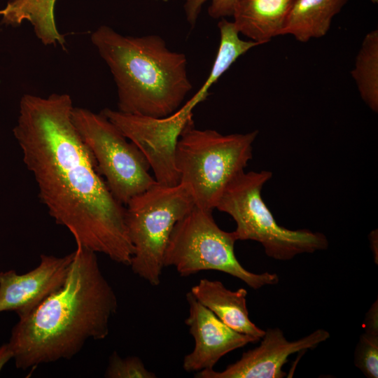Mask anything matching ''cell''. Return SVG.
Here are the masks:
<instances>
[{
    "label": "cell",
    "mask_w": 378,
    "mask_h": 378,
    "mask_svg": "<svg viewBox=\"0 0 378 378\" xmlns=\"http://www.w3.org/2000/svg\"><path fill=\"white\" fill-rule=\"evenodd\" d=\"M354 363L368 378L378 377V334L364 332L360 336Z\"/></svg>",
    "instance_id": "cell-18"
},
{
    "label": "cell",
    "mask_w": 378,
    "mask_h": 378,
    "mask_svg": "<svg viewBox=\"0 0 378 378\" xmlns=\"http://www.w3.org/2000/svg\"><path fill=\"white\" fill-rule=\"evenodd\" d=\"M296 0H235L232 21L239 33L259 45L280 36Z\"/></svg>",
    "instance_id": "cell-14"
},
{
    "label": "cell",
    "mask_w": 378,
    "mask_h": 378,
    "mask_svg": "<svg viewBox=\"0 0 378 378\" xmlns=\"http://www.w3.org/2000/svg\"><path fill=\"white\" fill-rule=\"evenodd\" d=\"M348 0H296L280 36L291 35L302 43L324 36L333 18Z\"/></svg>",
    "instance_id": "cell-15"
},
{
    "label": "cell",
    "mask_w": 378,
    "mask_h": 378,
    "mask_svg": "<svg viewBox=\"0 0 378 378\" xmlns=\"http://www.w3.org/2000/svg\"><path fill=\"white\" fill-rule=\"evenodd\" d=\"M258 134L254 130L224 135L197 129L193 120L188 124L177 142L175 164L180 183L189 186L195 206L216 209L226 186L252 159Z\"/></svg>",
    "instance_id": "cell-4"
},
{
    "label": "cell",
    "mask_w": 378,
    "mask_h": 378,
    "mask_svg": "<svg viewBox=\"0 0 378 378\" xmlns=\"http://www.w3.org/2000/svg\"><path fill=\"white\" fill-rule=\"evenodd\" d=\"M169 1V0H164ZM184 11L186 19L192 27L197 22L202 8L208 0H183ZM208 8L209 15L214 19L225 18L232 15L233 6L235 0H210Z\"/></svg>",
    "instance_id": "cell-20"
},
{
    "label": "cell",
    "mask_w": 378,
    "mask_h": 378,
    "mask_svg": "<svg viewBox=\"0 0 378 378\" xmlns=\"http://www.w3.org/2000/svg\"><path fill=\"white\" fill-rule=\"evenodd\" d=\"M370 1L373 4H377L378 3V0H370Z\"/></svg>",
    "instance_id": "cell-24"
},
{
    "label": "cell",
    "mask_w": 378,
    "mask_h": 378,
    "mask_svg": "<svg viewBox=\"0 0 378 378\" xmlns=\"http://www.w3.org/2000/svg\"><path fill=\"white\" fill-rule=\"evenodd\" d=\"M190 291L200 303L230 328L260 340L263 337L265 330L248 317L246 289L231 290L218 280L202 279Z\"/></svg>",
    "instance_id": "cell-13"
},
{
    "label": "cell",
    "mask_w": 378,
    "mask_h": 378,
    "mask_svg": "<svg viewBox=\"0 0 378 378\" xmlns=\"http://www.w3.org/2000/svg\"><path fill=\"white\" fill-rule=\"evenodd\" d=\"M71 118L98 172L119 202L125 206L132 197L157 183L144 154L101 112L74 106Z\"/></svg>",
    "instance_id": "cell-8"
},
{
    "label": "cell",
    "mask_w": 378,
    "mask_h": 378,
    "mask_svg": "<svg viewBox=\"0 0 378 378\" xmlns=\"http://www.w3.org/2000/svg\"><path fill=\"white\" fill-rule=\"evenodd\" d=\"M104 377L107 378H155L137 356L121 357L116 351L109 356Z\"/></svg>",
    "instance_id": "cell-19"
},
{
    "label": "cell",
    "mask_w": 378,
    "mask_h": 378,
    "mask_svg": "<svg viewBox=\"0 0 378 378\" xmlns=\"http://www.w3.org/2000/svg\"><path fill=\"white\" fill-rule=\"evenodd\" d=\"M361 99L374 112L378 111V30L368 32L357 54L351 72Z\"/></svg>",
    "instance_id": "cell-17"
},
{
    "label": "cell",
    "mask_w": 378,
    "mask_h": 378,
    "mask_svg": "<svg viewBox=\"0 0 378 378\" xmlns=\"http://www.w3.org/2000/svg\"><path fill=\"white\" fill-rule=\"evenodd\" d=\"M199 103L191 97L176 112L163 118L123 113L108 108L100 112L141 150L153 172L157 183L173 186L180 183L175 164L178 140L192 121V110Z\"/></svg>",
    "instance_id": "cell-9"
},
{
    "label": "cell",
    "mask_w": 378,
    "mask_h": 378,
    "mask_svg": "<svg viewBox=\"0 0 378 378\" xmlns=\"http://www.w3.org/2000/svg\"><path fill=\"white\" fill-rule=\"evenodd\" d=\"M55 2L56 0H10L0 10L1 23L18 27L28 21L44 45L59 44L64 48L66 41L64 35L59 33L55 21Z\"/></svg>",
    "instance_id": "cell-16"
},
{
    "label": "cell",
    "mask_w": 378,
    "mask_h": 378,
    "mask_svg": "<svg viewBox=\"0 0 378 378\" xmlns=\"http://www.w3.org/2000/svg\"><path fill=\"white\" fill-rule=\"evenodd\" d=\"M369 242L372 251L374 262L378 263V233L377 230H374L369 234Z\"/></svg>",
    "instance_id": "cell-23"
},
{
    "label": "cell",
    "mask_w": 378,
    "mask_h": 378,
    "mask_svg": "<svg viewBox=\"0 0 378 378\" xmlns=\"http://www.w3.org/2000/svg\"><path fill=\"white\" fill-rule=\"evenodd\" d=\"M13 358V354L8 344L0 346V372L6 363Z\"/></svg>",
    "instance_id": "cell-22"
},
{
    "label": "cell",
    "mask_w": 378,
    "mask_h": 378,
    "mask_svg": "<svg viewBox=\"0 0 378 378\" xmlns=\"http://www.w3.org/2000/svg\"><path fill=\"white\" fill-rule=\"evenodd\" d=\"M195 206L189 186L155 183L125 205V224L134 248L132 272L153 286L160 284L164 256L176 223Z\"/></svg>",
    "instance_id": "cell-6"
},
{
    "label": "cell",
    "mask_w": 378,
    "mask_h": 378,
    "mask_svg": "<svg viewBox=\"0 0 378 378\" xmlns=\"http://www.w3.org/2000/svg\"><path fill=\"white\" fill-rule=\"evenodd\" d=\"M186 297L189 312L185 323L195 341L192 351L183 358V368L186 372L214 369L227 354L260 340L230 328L200 303L190 291Z\"/></svg>",
    "instance_id": "cell-12"
},
{
    "label": "cell",
    "mask_w": 378,
    "mask_h": 378,
    "mask_svg": "<svg viewBox=\"0 0 378 378\" xmlns=\"http://www.w3.org/2000/svg\"><path fill=\"white\" fill-rule=\"evenodd\" d=\"M117 86L118 110L163 118L176 112L192 88L187 59L158 35L125 36L107 25L91 35Z\"/></svg>",
    "instance_id": "cell-3"
},
{
    "label": "cell",
    "mask_w": 378,
    "mask_h": 378,
    "mask_svg": "<svg viewBox=\"0 0 378 378\" xmlns=\"http://www.w3.org/2000/svg\"><path fill=\"white\" fill-rule=\"evenodd\" d=\"M74 251L62 257L41 254L38 265L22 274L0 272V312H15L19 318L29 314L64 284Z\"/></svg>",
    "instance_id": "cell-11"
},
{
    "label": "cell",
    "mask_w": 378,
    "mask_h": 378,
    "mask_svg": "<svg viewBox=\"0 0 378 378\" xmlns=\"http://www.w3.org/2000/svg\"><path fill=\"white\" fill-rule=\"evenodd\" d=\"M68 94H24L13 133L38 197L49 215L72 234L76 246L130 265L134 248L125 206L111 192L71 118Z\"/></svg>",
    "instance_id": "cell-1"
},
{
    "label": "cell",
    "mask_w": 378,
    "mask_h": 378,
    "mask_svg": "<svg viewBox=\"0 0 378 378\" xmlns=\"http://www.w3.org/2000/svg\"><path fill=\"white\" fill-rule=\"evenodd\" d=\"M118 309L115 291L95 252L76 246L63 286L13 326L8 343L26 370L77 355L89 340H104Z\"/></svg>",
    "instance_id": "cell-2"
},
{
    "label": "cell",
    "mask_w": 378,
    "mask_h": 378,
    "mask_svg": "<svg viewBox=\"0 0 378 378\" xmlns=\"http://www.w3.org/2000/svg\"><path fill=\"white\" fill-rule=\"evenodd\" d=\"M330 337V333L318 329L298 340L288 341L279 328H268L260 345L244 352L235 363L224 370L214 369L196 372L197 378H282V368L295 353L313 349Z\"/></svg>",
    "instance_id": "cell-10"
},
{
    "label": "cell",
    "mask_w": 378,
    "mask_h": 378,
    "mask_svg": "<svg viewBox=\"0 0 378 378\" xmlns=\"http://www.w3.org/2000/svg\"><path fill=\"white\" fill-rule=\"evenodd\" d=\"M272 176L270 171H243L223 191L216 209L235 221L233 233L237 241L259 242L267 256L278 260L326 249L328 241L324 234L308 229L292 230L278 225L261 197L263 186Z\"/></svg>",
    "instance_id": "cell-5"
},
{
    "label": "cell",
    "mask_w": 378,
    "mask_h": 378,
    "mask_svg": "<svg viewBox=\"0 0 378 378\" xmlns=\"http://www.w3.org/2000/svg\"><path fill=\"white\" fill-rule=\"evenodd\" d=\"M212 212L195 206L176 223L166 247L164 267H174L181 276L203 270L220 271L253 289L278 284L276 274L253 273L241 265L234 254L233 232L221 230Z\"/></svg>",
    "instance_id": "cell-7"
},
{
    "label": "cell",
    "mask_w": 378,
    "mask_h": 378,
    "mask_svg": "<svg viewBox=\"0 0 378 378\" xmlns=\"http://www.w3.org/2000/svg\"><path fill=\"white\" fill-rule=\"evenodd\" d=\"M365 332L378 334V302L377 300L372 304L363 322Z\"/></svg>",
    "instance_id": "cell-21"
}]
</instances>
